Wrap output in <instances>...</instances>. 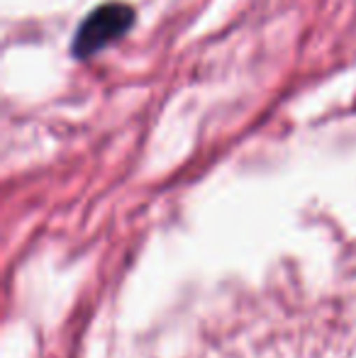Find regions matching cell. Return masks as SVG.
<instances>
[{"label": "cell", "instance_id": "obj_1", "mask_svg": "<svg viewBox=\"0 0 356 358\" xmlns=\"http://www.w3.org/2000/svg\"><path fill=\"white\" fill-rule=\"evenodd\" d=\"M134 24V8L120 0H110L95 8L81 22V27L73 34L71 52L76 59H90L95 54L105 52L115 42L124 37Z\"/></svg>", "mask_w": 356, "mask_h": 358}]
</instances>
